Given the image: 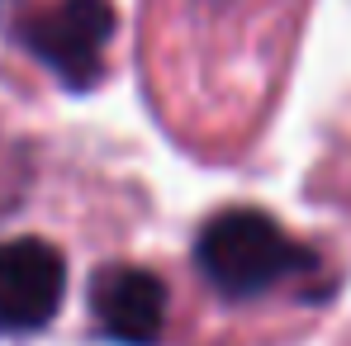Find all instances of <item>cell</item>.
<instances>
[{
    "label": "cell",
    "mask_w": 351,
    "mask_h": 346,
    "mask_svg": "<svg viewBox=\"0 0 351 346\" xmlns=\"http://www.w3.org/2000/svg\"><path fill=\"white\" fill-rule=\"evenodd\" d=\"M195 266L223 299H237V304L304 289L323 271L318 251L261 209L214 214L195 237Z\"/></svg>",
    "instance_id": "1"
},
{
    "label": "cell",
    "mask_w": 351,
    "mask_h": 346,
    "mask_svg": "<svg viewBox=\"0 0 351 346\" xmlns=\"http://www.w3.org/2000/svg\"><path fill=\"white\" fill-rule=\"evenodd\" d=\"M114 34L110 0H53L19 24V38L62 86H95L105 71V48Z\"/></svg>",
    "instance_id": "2"
},
{
    "label": "cell",
    "mask_w": 351,
    "mask_h": 346,
    "mask_svg": "<svg viewBox=\"0 0 351 346\" xmlns=\"http://www.w3.org/2000/svg\"><path fill=\"white\" fill-rule=\"evenodd\" d=\"M66 261L43 237L0 242V332H38L58 318Z\"/></svg>",
    "instance_id": "3"
},
{
    "label": "cell",
    "mask_w": 351,
    "mask_h": 346,
    "mask_svg": "<svg viewBox=\"0 0 351 346\" xmlns=\"http://www.w3.org/2000/svg\"><path fill=\"white\" fill-rule=\"evenodd\" d=\"M90 313L105 337L123 346H152L167 323V289L143 266H110L90 280Z\"/></svg>",
    "instance_id": "4"
}]
</instances>
